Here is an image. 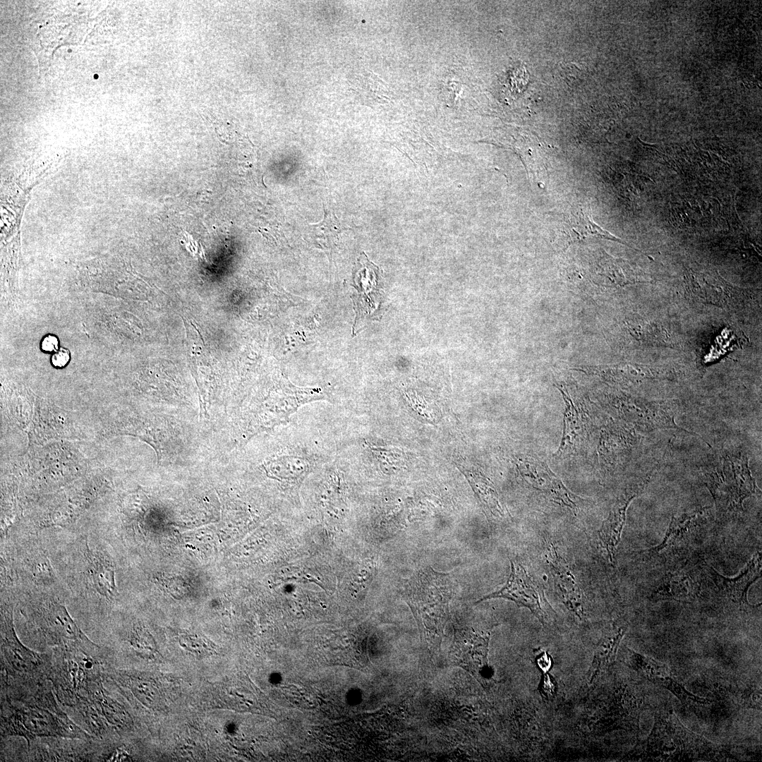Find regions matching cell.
Masks as SVG:
<instances>
[{"label": "cell", "instance_id": "6da1fadb", "mask_svg": "<svg viewBox=\"0 0 762 762\" xmlns=\"http://www.w3.org/2000/svg\"><path fill=\"white\" fill-rule=\"evenodd\" d=\"M7 698L1 715V734L23 737L28 746L37 737L87 739L90 735L59 709L51 692H39L32 698Z\"/></svg>", "mask_w": 762, "mask_h": 762}, {"label": "cell", "instance_id": "7a4b0ae2", "mask_svg": "<svg viewBox=\"0 0 762 762\" xmlns=\"http://www.w3.org/2000/svg\"><path fill=\"white\" fill-rule=\"evenodd\" d=\"M406 603L424 636H435L443 627L453 584L449 574L431 567L413 574L405 585Z\"/></svg>", "mask_w": 762, "mask_h": 762}, {"label": "cell", "instance_id": "3957f363", "mask_svg": "<svg viewBox=\"0 0 762 762\" xmlns=\"http://www.w3.org/2000/svg\"><path fill=\"white\" fill-rule=\"evenodd\" d=\"M93 655L78 648L55 651L48 677L63 703L76 706L102 685L99 662Z\"/></svg>", "mask_w": 762, "mask_h": 762}, {"label": "cell", "instance_id": "277c9868", "mask_svg": "<svg viewBox=\"0 0 762 762\" xmlns=\"http://www.w3.org/2000/svg\"><path fill=\"white\" fill-rule=\"evenodd\" d=\"M706 484L722 514L741 512L743 501L757 489L748 458L742 452L723 455L721 466L706 474Z\"/></svg>", "mask_w": 762, "mask_h": 762}, {"label": "cell", "instance_id": "5b68a950", "mask_svg": "<svg viewBox=\"0 0 762 762\" xmlns=\"http://www.w3.org/2000/svg\"><path fill=\"white\" fill-rule=\"evenodd\" d=\"M37 614L38 624L48 643L94 654L95 643L80 629L62 604L49 600L41 605Z\"/></svg>", "mask_w": 762, "mask_h": 762}, {"label": "cell", "instance_id": "8992f818", "mask_svg": "<svg viewBox=\"0 0 762 762\" xmlns=\"http://www.w3.org/2000/svg\"><path fill=\"white\" fill-rule=\"evenodd\" d=\"M353 285L356 293L352 296L355 311L352 332L356 334L370 320L378 319L381 301L380 270L365 253L358 258L353 270Z\"/></svg>", "mask_w": 762, "mask_h": 762}, {"label": "cell", "instance_id": "52a82bcc", "mask_svg": "<svg viewBox=\"0 0 762 762\" xmlns=\"http://www.w3.org/2000/svg\"><path fill=\"white\" fill-rule=\"evenodd\" d=\"M11 609H4L1 619V663L7 676L30 679L39 672L42 655L25 646L16 634Z\"/></svg>", "mask_w": 762, "mask_h": 762}, {"label": "cell", "instance_id": "ba28073f", "mask_svg": "<svg viewBox=\"0 0 762 762\" xmlns=\"http://www.w3.org/2000/svg\"><path fill=\"white\" fill-rule=\"evenodd\" d=\"M509 576L500 590L479 599L476 603L492 598H504L514 602L519 607L528 608L544 624L548 610L551 609L544 593L538 585L533 581L526 569L519 563L510 560Z\"/></svg>", "mask_w": 762, "mask_h": 762}, {"label": "cell", "instance_id": "9c48e42d", "mask_svg": "<svg viewBox=\"0 0 762 762\" xmlns=\"http://www.w3.org/2000/svg\"><path fill=\"white\" fill-rule=\"evenodd\" d=\"M518 469L524 481L533 489L540 492L550 500L567 507L574 514L579 509L580 497L572 493L563 484L545 462L526 456L518 461Z\"/></svg>", "mask_w": 762, "mask_h": 762}, {"label": "cell", "instance_id": "30bf717a", "mask_svg": "<svg viewBox=\"0 0 762 762\" xmlns=\"http://www.w3.org/2000/svg\"><path fill=\"white\" fill-rule=\"evenodd\" d=\"M649 479L650 476H646L642 480L626 488L619 495L608 516L602 524L598 531L599 538L611 562L614 561L617 547L621 538L627 508L632 500L642 491Z\"/></svg>", "mask_w": 762, "mask_h": 762}, {"label": "cell", "instance_id": "8fae6325", "mask_svg": "<svg viewBox=\"0 0 762 762\" xmlns=\"http://www.w3.org/2000/svg\"><path fill=\"white\" fill-rule=\"evenodd\" d=\"M707 570L720 596L740 607H746L749 605L747 601L748 589L761 574V555L757 553L735 577L722 576L710 566Z\"/></svg>", "mask_w": 762, "mask_h": 762}, {"label": "cell", "instance_id": "7c38bea8", "mask_svg": "<svg viewBox=\"0 0 762 762\" xmlns=\"http://www.w3.org/2000/svg\"><path fill=\"white\" fill-rule=\"evenodd\" d=\"M547 560L560 600L569 610L581 617L584 606L582 592L566 560L553 545L548 548Z\"/></svg>", "mask_w": 762, "mask_h": 762}, {"label": "cell", "instance_id": "4fadbf2b", "mask_svg": "<svg viewBox=\"0 0 762 762\" xmlns=\"http://www.w3.org/2000/svg\"><path fill=\"white\" fill-rule=\"evenodd\" d=\"M617 413L640 430L653 431L663 428H677L689 433V431L679 427L675 421V413L670 408L658 404L634 403L621 404Z\"/></svg>", "mask_w": 762, "mask_h": 762}, {"label": "cell", "instance_id": "5bb4252c", "mask_svg": "<svg viewBox=\"0 0 762 762\" xmlns=\"http://www.w3.org/2000/svg\"><path fill=\"white\" fill-rule=\"evenodd\" d=\"M667 720L677 747V761L711 760L720 757L718 746L685 727L673 712Z\"/></svg>", "mask_w": 762, "mask_h": 762}, {"label": "cell", "instance_id": "9a60e30c", "mask_svg": "<svg viewBox=\"0 0 762 762\" xmlns=\"http://www.w3.org/2000/svg\"><path fill=\"white\" fill-rule=\"evenodd\" d=\"M563 229L569 237V245L574 242L581 241L591 236L605 238L619 242L629 247L627 243L620 238L615 236L609 231L604 230L596 224L592 219L588 210L582 207L572 208L568 213L564 214Z\"/></svg>", "mask_w": 762, "mask_h": 762}, {"label": "cell", "instance_id": "2e32d148", "mask_svg": "<svg viewBox=\"0 0 762 762\" xmlns=\"http://www.w3.org/2000/svg\"><path fill=\"white\" fill-rule=\"evenodd\" d=\"M702 515L703 513L698 512L672 516L663 540L660 545L651 548V555L669 554L688 543L693 533L697 530Z\"/></svg>", "mask_w": 762, "mask_h": 762}, {"label": "cell", "instance_id": "e0dca14e", "mask_svg": "<svg viewBox=\"0 0 762 762\" xmlns=\"http://www.w3.org/2000/svg\"><path fill=\"white\" fill-rule=\"evenodd\" d=\"M87 572L96 591L107 598L116 596L115 570L111 560L102 553L94 552L86 547Z\"/></svg>", "mask_w": 762, "mask_h": 762}, {"label": "cell", "instance_id": "ac0fdd59", "mask_svg": "<svg viewBox=\"0 0 762 762\" xmlns=\"http://www.w3.org/2000/svg\"><path fill=\"white\" fill-rule=\"evenodd\" d=\"M626 631V626H615L601 639L595 650L591 665L587 672V680L590 684L598 680L612 666Z\"/></svg>", "mask_w": 762, "mask_h": 762}, {"label": "cell", "instance_id": "d6986e66", "mask_svg": "<svg viewBox=\"0 0 762 762\" xmlns=\"http://www.w3.org/2000/svg\"><path fill=\"white\" fill-rule=\"evenodd\" d=\"M565 403L564 430L560 447L555 456L560 458L577 448L584 437L585 418L575 406L567 390L558 387Z\"/></svg>", "mask_w": 762, "mask_h": 762}, {"label": "cell", "instance_id": "ffe728a7", "mask_svg": "<svg viewBox=\"0 0 762 762\" xmlns=\"http://www.w3.org/2000/svg\"><path fill=\"white\" fill-rule=\"evenodd\" d=\"M464 646L470 651V658L463 660L466 667L474 674H481L488 666V654L490 632H477L473 630L464 633Z\"/></svg>", "mask_w": 762, "mask_h": 762}, {"label": "cell", "instance_id": "44dd1931", "mask_svg": "<svg viewBox=\"0 0 762 762\" xmlns=\"http://www.w3.org/2000/svg\"><path fill=\"white\" fill-rule=\"evenodd\" d=\"M694 586L689 577L682 574H670L663 579L655 591L658 598L685 600L693 595Z\"/></svg>", "mask_w": 762, "mask_h": 762}, {"label": "cell", "instance_id": "7402d4cb", "mask_svg": "<svg viewBox=\"0 0 762 762\" xmlns=\"http://www.w3.org/2000/svg\"><path fill=\"white\" fill-rule=\"evenodd\" d=\"M626 661L629 665L651 682L657 678L672 676L668 667L652 658L643 655L627 648Z\"/></svg>", "mask_w": 762, "mask_h": 762}, {"label": "cell", "instance_id": "603a6c76", "mask_svg": "<svg viewBox=\"0 0 762 762\" xmlns=\"http://www.w3.org/2000/svg\"><path fill=\"white\" fill-rule=\"evenodd\" d=\"M470 482L481 504L487 512L495 517L502 516L504 515L503 509L493 485L481 476H473Z\"/></svg>", "mask_w": 762, "mask_h": 762}, {"label": "cell", "instance_id": "cb8c5ba5", "mask_svg": "<svg viewBox=\"0 0 762 762\" xmlns=\"http://www.w3.org/2000/svg\"><path fill=\"white\" fill-rule=\"evenodd\" d=\"M652 682L670 691L685 707L698 708L712 702L709 699L701 698L690 693L682 684L674 680L672 676L657 678Z\"/></svg>", "mask_w": 762, "mask_h": 762}, {"label": "cell", "instance_id": "d4e9b609", "mask_svg": "<svg viewBox=\"0 0 762 762\" xmlns=\"http://www.w3.org/2000/svg\"><path fill=\"white\" fill-rule=\"evenodd\" d=\"M311 234L315 238H320L331 244L334 238H337L341 229L337 217L334 214L325 207L323 219L315 224H310Z\"/></svg>", "mask_w": 762, "mask_h": 762}, {"label": "cell", "instance_id": "484cf974", "mask_svg": "<svg viewBox=\"0 0 762 762\" xmlns=\"http://www.w3.org/2000/svg\"><path fill=\"white\" fill-rule=\"evenodd\" d=\"M130 641L133 648L144 657H152L156 651L154 639L148 631L142 627H134Z\"/></svg>", "mask_w": 762, "mask_h": 762}, {"label": "cell", "instance_id": "4316f807", "mask_svg": "<svg viewBox=\"0 0 762 762\" xmlns=\"http://www.w3.org/2000/svg\"><path fill=\"white\" fill-rule=\"evenodd\" d=\"M557 686L555 680L548 673H543L540 682V691L542 695L548 699H552L556 694Z\"/></svg>", "mask_w": 762, "mask_h": 762}, {"label": "cell", "instance_id": "83f0119b", "mask_svg": "<svg viewBox=\"0 0 762 762\" xmlns=\"http://www.w3.org/2000/svg\"><path fill=\"white\" fill-rule=\"evenodd\" d=\"M70 352L67 349L60 348L51 357V363L56 368H64L69 362Z\"/></svg>", "mask_w": 762, "mask_h": 762}, {"label": "cell", "instance_id": "f1b7e54d", "mask_svg": "<svg viewBox=\"0 0 762 762\" xmlns=\"http://www.w3.org/2000/svg\"><path fill=\"white\" fill-rule=\"evenodd\" d=\"M41 349L47 353L55 352L59 349L58 337L49 334L43 337L40 343Z\"/></svg>", "mask_w": 762, "mask_h": 762}, {"label": "cell", "instance_id": "f546056e", "mask_svg": "<svg viewBox=\"0 0 762 762\" xmlns=\"http://www.w3.org/2000/svg\"><path fill=\"white\" fill-rule=\"evenodd\" d=\"M536 664L539 670L543 673H548L550 670L552 662L550 656L545 651H540L536 656Z\"/></svg>", "mask_w": 762, "mask_h": 762}]
</instances>
